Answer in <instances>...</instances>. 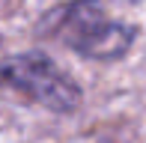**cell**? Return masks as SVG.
I'll return each instance as SVG.
<instances>
[{"label": "cell", "instance_id": "7a4b0ae2", "mask_svg": "<svg viewBox=\"0 0 146 143\" xmlns=\"http://www.w3.org/2000/svg\"><path fill=\"white\" fill-rule=\"evenodd\" d=\"M0 83L54 113H75L81 107V87L39 51L6 57L0 63Z\"/></svg>", "mask_w": 146, "mask_h": 143}, {"label": "cell", "instance_id": "6da1fadb", "mask_svg": "<svg viewBox=\"0 0 146 143\" xmlns=\"http://www.w3.org/2000/svg\"><path fill=\"white\" fill-rule=\"evenodd\" d=\"M39 33L54 36L87 60H116L131 48L137 30L125 21L108 18L98 0H72L69 6L45 15Z\"/></svg>", "mask_w": 146, "mask_h": 143}]
</instances>
